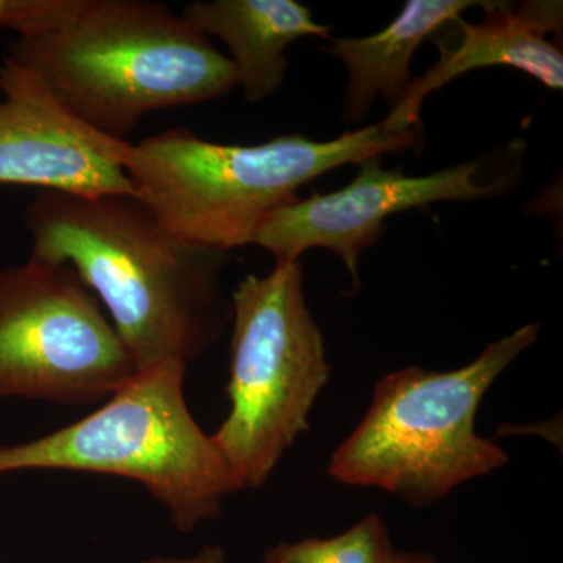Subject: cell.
Listing matches in <instances>:
<instances>
[{"instance_id":"cell-11","label":"cell","mask_w":563,"mask_h":563,"mask_svg":"<svg viewBox=\"0 0 563 563\" xmlns=\"http://www.w3.org/2000/svg\"><path fill=\"white\" fill-rule=\"evenodd\" d=\"M180 16L228 44L236 87L251 103L280 90L288 73V44L303 36L332 38V27L314 22L312 11L296 0H201L188 3Z\"/></svg>"},{"instance_id":"cell-8","label":"cell","mask_w":563,"mask_h":563,"mask_svg":"<svg viewBox=\"0 0 563 563\" xmlns=\"http://www.w3.org/2000/svg\"><path fill=\"white\" fill-rule=\"evenodd\" d=\"M484 158L462 163L429 176H406L384 169L380 158L361 163V173L339 191L314 195L273 211L255 233V246L276 263L296 262L303 252L325 247L335 252L357 288L362 252L379 242L385 220L401 211L440 201H477L506 190L507 179H477Z\"/></svg>"},{"instance_id":"cell-7","label":"cell","mask_w":563,"mask_h":563,"mask_svg":"<svg viewBox=\"0 0 563 563\" xmlns=\"http://www.w3.org/2000/svg\"><path fill=\"white\" fill-rule=\"evenodd\" d=\"M120 335L73 266L0 269V399L90 406L135 376Z\"/></svg>"},{"instance_id":"cell-4","label":"cell","mask_w":563,"mask_h":563,"mask_svg":"<svg viewBox=\"0 0 563 563\" xmlns=\"http://www.w3.org/2000/svg\"><path fill=\"white\" fill-rule=\"evenodd\" d=\"M539 329V322L526 324L453 372L409 366L385 374L361 424L333 451L329 477L426 507L503 468L509 454L476 432L477 409Z\"/></svg>"},{"instance_id":"cell-5","label":"cell","mask_w":563,"mask_h":563,"mask_svg":"<svg viewBox=\"0 0 563 563\" xmlns=\"http://www.w3.org/2000/svg\"><path fill=\"white\" fill-rule=\"evenodd\" d=\"M187 366L141 369L101 409L33 442L0 446V474L54 470L109 474L144 485L177 531L220 517L239 485L185 401Z\"/></svg>"},{"instance_id":"cell-3","label":"cell","mask_w":563,"mask_h":563,"mask_svg":"<svg viewBox=\"0 0 563 563\" xmlns=\"http://www.w3.org/2000/svg\"><path fill=\"white\" fill-rule=\"evenodd\" d=\"M10 58L43 77L81 121L128 141L152 111L224 98L232 62L209 36L150 0H87L68 27L13 41Z\"/></svg>"},{"instance_id":"cell-15","label":"cell","mask_w":563,"mask_h":563,"mask_svg":"<svg viewBox=\"0 0 563 563\" xmlns=\"http://www.w3.org/2000/svg\"><path fill=\"white\" fill-rule=\"evenodd\" d=\"M140 563H228L225 550L217 544L202 548L198 553L188 555V558H151Z\"/></svg>"},{"instance_id":"cell-2","label":"cell","mask_w":563,"mask_h":563,"mask_svg":"<svg viewBox=\"0 0 563 563\" xmlns=\"http://www.w3.org/2000/svg\"><path fill=\"white\" fill-rule=\"evenodd\" d=\"M415 131L377 124L331 141L298 133L254 146L168 129L129 144L124 169L133 196L184 242L224 252L247 246L266 218L298 201V190L339 166L410 150Z\"/></svg>"},{"instance_id":"cell-10","label":"cell","mask_w":563,"mask_h":563,"mask_svg":"<svg viewBox=\"0 0 563 563\" xmlns=\"http://www.w3.org/2000/svg\"><path fill=\"white\" fill-rule=\"evenodd\" d=\"M481 24H459V40L440 43V58L424 76L412 80L401 101L380 121L388 131H415L420 125L422 102L463 74L506 66L528 74L550 90H562L563 55L547 38L562 27L561 2H484Z\"/></svg>"},{"instance_id":"cell-9","label":"cell","mask_w":563,"mask_h":563,"mask_svg":"<svg viewBox=\"0 0 563 563\" xmlns=\"http://www.w3.org/2000/svg\"><path fill=\"white\" fill-rule=\"evenodd\" d=\"M129 141L81 121L36 70L0 62V185L96 198L132 195Z\"/></svg>"},{"instance_id":"cell-13","label":"cell","mask_w":563,"mask_h":563,"mask_svg":"<svg viewBox=\"0 0 563 563\" xmlns=\"http://www.w3.org/2000/svg\"><path fill=\"white\" fill-rule=\"evenodd\" d=\"M393 553L395 548L383 518L369 514L331 539L273 544L262 563H388Z\"/></svg>"},{"instance_id":"cell-1","label":"cell","mask_w":563,"mask_h":563,"mask_svg":"<svg viewBox=\"0 0 563 563\" xmlns=\"http://www.w3.org/2000/svg\"><path fill=\"white\" fill-rule=\"evenodd\" d=\"M24 222L32 257L73 266L136 372L187 366L232 320L221 285L228 254L173 235L135 196L41 191Z\"/></svg>"},{"instance_id":"cell-16","label":"cell","mask_w":563,"mask_h":563,"mask_svg":"<svg viewBox=\"0 0 563 563\" xmlns=\"http://www.w3.org/2000/svg\"><path fill=\"white\" fill-rule=\"evenodd\" d=\"M388 563H442L431 554L410 553V551H396Z\"/></svg>"},{"instance_id":"cell-12","label":"cell","mask_w":563,"mask_h":563,"mask_svg":"<svg viewBox=\"0 0 563 563\" xmlns=\"http://www.w3.org/2000/svg\"><path fill=\"white\" fill-rule=\"evenodd\" d=\"M484 2L473 0H412L388 27L363 38H331L325 51L339 58L350 74L344 91L343 121L358 122L372 110L374 101L384 96L391 109L412 84L415 51L422 41L448 22Z\"/></svg>"},{"instance_id":"cell-6","label":"cell","mask_w":563,"mask_h":563,"mask_svg":"<svg viewBox=\"0 0 563 563\" xmlns=\"http://www.w3.org/2000/svg\"><path fill=\"white\" fill-rule=\"evenodd\" d=\"M302 285L301 262H284L266 276L247 274L232 292L231 410L211 440L240 490L262 487L309 431L331 376Z\"/></svg>"},{"instance_id":"cell-14","label":"cell","mask_w":563,"mask_h":563,"mask_svg":"<svg viewBox=\"0 0 563 563\" xmlns=\"http://www.w3.org/2000/svg\"><path fill=\"white\" fill-rule=\"evenodd\" d=\"M87 0H0V29L20 40L40 38L68 27Z\"/></svg>"}]
</instances>
